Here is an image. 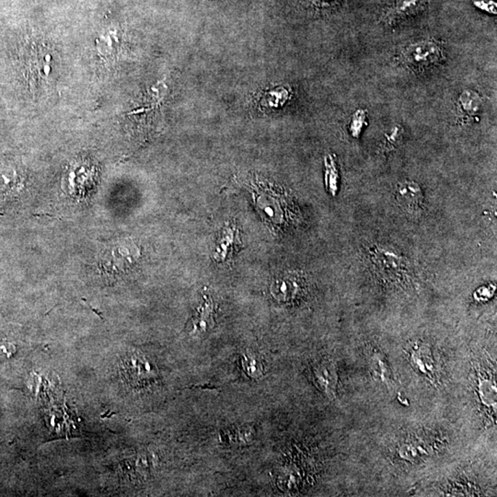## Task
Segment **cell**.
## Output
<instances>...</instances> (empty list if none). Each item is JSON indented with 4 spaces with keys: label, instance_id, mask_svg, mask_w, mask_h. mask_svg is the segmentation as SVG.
Instances as JSON below:
<instances>
[{
    "label": "cell",
    "instance_id": "cell-1",
    "mask_svg": "<svg viewBox=\"0 0 497 497\" xmlns=\"http://www.w3.org/2000/svg\"><path fill=\"white\" fill-rule=\"evenodd\" d=\"M441 43L435 40H423L408 45L401 53L402 63L416 73H422L441 64L444 59Z\"/></svg>",
    "mask_w": 497,
    "mask_h": 497
},
{
    "label": "cell",
    "instance_id": "cell-2",
    "mask_svg": "<svg viewBox=\"0 0 497 497\" xmlns=\"http://www.w3.org/2000/svg\"><path fill=\"white\" fill-rule=\"evenodd\" d=\"M138 258V248L130 241L110 244L101 254V269L110 278H117L134 267Z\"/></svg>",
    "mask_w": 497,
    "mask_h": 497
},
{
    "label": "cell",
    "instance_id": "cell-3",
    "mask_svg": "<svg viewBox=\"0 0 497 497\" xmlns=\"http://www.w3.org/2000/svg\"><path fill=\"white\" fill-rule=\"evenodd\" d=\"M123 374L133 387H142L157 378V369L141 354L132 353L123 363Z\"/></svg>",
    "mask_w": 497,
    "mask_h": 497
},
{
    "label": "cell",
    "instance_id": "cell-4",
    "mask_svg": "<svg viewBox=\"0 0 497 497\" xmlns=\"http://www.w3.org/2000/svg\"><path fill=\"white\" fill-rule=\"evenodd\" d=\"M427 8L428 0H392L381 18L389 26H395L426 12Z\"/></svg>",
    "mask_w": 497,
    "mask_h": 497
},
{
    "label": "cell",
    "instance_id": "cell-5",
    "mask_svg": "<svg viewBox=\"0 0 497 497\" xmlns=\"http://www.w3.org/2000/svg\"><path fill=\"white\" fill-rule=\"evenodd\" d=\"M396 199L399 205L410 214H417L424 205V193L420 185L413 181H404L396 190Z\"/></svg>",
    "mask_w": 497,
    "mask_h": 497
},
{
    "label": "cell",
    "instance_id": "cell-6",
    "mask_svg": "<svg viewBox=\"0 0 497 497\" xmlns=\"http://www.w3.org/2000/svg\"><path fill=\"white\" fill-rule=\"evenodd\" d=\"M314 383L328 396H334L337 391L338 375L334 363L322 360L311 367Z\"/></svg>",
    "mask_w": 497,
    "mask_h": 497
},
{
    "label": "cell",
    "instance_id": "cell-7",
    "mask_svg": "<svg viewBox=\"0 0 497 497\" xmlns=\"http://www.w3.org/2000/svg\"><path fill=\"white\" fill-rule=\"evenodd\" d=\"M272 294L281 302H291L302 291V284L297 276L284 275L276 278L272 284Z\"/></svg>",
    "mask_w": 497,
    "mask_h": 497
},
{
    "label": "cell",
    "instance_id": "cell-8",
    "mask_svg": "<svg viewBox=\"0 0 497 497\" xmlns=\"http://www.w3.org/2000/svg\"><path fill=\"white\" fill-rule=\"evenodd\" d=\"M241 244L240 233L235 225L226 226L219 240L217 241L215 258L217 260L227 259L228 255H232Z\"/></svg>",
    "mask_w": 497,
    "mask_h": 497
},
{
    "label": "cell",
    "instance_id": "cell-9",
    "mask_svg": "<svg viewBox=\"0 0 497 497\" xmlns=\"http://www.w3.org/2000/svg\"><path fill=\"white\" fill-rule=\"evenodd\" d=\"M411 352H412L411 359H412L413 366L424 374L433 377L436 366H435L433 354L430 349L426 346L418 345Z\"/></svg>",
    "mask_w": 497,
    "mask_h": 497
},
{
    "label": "cell",
    "instance_id": "cell-10",
    "mask_svg": "<svg viewBox=\"0 0 497 497\" xmlns=\"http://www.w3.org/2000/svg\"><path fill=\"white\" fill-rule=\"evenodd\" d=\"M459 106L468 117H478L482 112L483 99L476 91L466 90L459 97Z\"/></svg>",
    "mask_w": 497,
    "mask_h": 497
},
{
    "label": "cell",
    "instance_id": "cell-11",
    "mask_svg": "<svg viewBox=\"0 0 497 497\" xmlns=\"http://www.w3.org/2000/svg\"><path fill=\"white\" fill-rule=\"evenodd\" d=\"M325 186L332 195H337L339 190L340 174L334 156L328 154L324 158Z\"/></svg>",
    "mask_w": 497,
    "mask_h": 497
},
{
    "label": "cell",
    "instance_id": "cell-12",
    "mask_svg": "<svg viewBox=\"0 0 497 497\" xmlns=\"http://www.w3.org/2000/svg\"><path fill=\"white\" fill-rule=\"evenodd\" d=\"M372 369L378 380L383 381L386 385H391V370L389 369L388 362H387L383 354L374 352L372 357Z\"/></svg>",
    "mask_w": 497,
    "mask_h": 497
},
{
    "label": "cell",
    "instance_id": "cell-13",
    "mask_svg": "<svg viewBox=\"0 0 497 497\" xmlns=\"http://www.w3.org/2000/svg\"><path fill=\"white\" fill-rule=\"evenodd\" d=\"M289 91L284 87H278L267 91L263 97L260 104L267 108H278L289 101Z\"/></svg>",
    "mask_w": 497,
    "mask_h": 497
},
{
    "label": "cell",
    "instance_id": "cell-14",
    "mask_svg": "<svg viewBox=\"0 0 497 497\" xmlns=\"http://www.w3.org/2000/svg\"><path fill=\"white\" fill-rule=\"evenodd\" d=\"M367 125V112L366 110L359 109L354 112L350 123H349L348 130L352 138H359L361 136L365 126Z\"/></svg>",
    "mask_w": 497,
    "mask_h": 497
},
{
    "label": "cell",
    "instance_id": "cell-15",
    "mask_svg": "<svg viewBox=\"0 0 497 497\" xmlns=\"http://www.w3.org/2000/svg\"><path fill=\"white\" fill-rule=\"evenodd\" d=\"M243 367L251 377L257 378L263 374L262 363L254 354H247L243 356Z\"/></svg>",
    "mask_w": 497,
    "mask_h": 497
},
{
    "label": "cell",
    "instance_id": "cell-16",
    "mask_svg": "<svg viewBox=\"0 0 497 497\" xmlns=\"http://www.w3.org/2000/svg\"><path fill=\"white\" fill-rule=\"evenodd\" d=\"M342 0H308V6L314 12H324L337 9Z\"/></svg>",
    "mask_w": 497,
    "mask_h": 497
},
{
    "label": "cell",
    "instance_id": "cell-17",
    "mask_svg": "<svg viewBox=\"0 0 497 497\" xmlns=\"http://www.w3.org/2000/svg\"><path fill=\"white\" fill-rule=\"evenodd\" d=\"M402 128L400 126H395L389 133L386 134L385 141H384L385 149H392L399 144L402 138Z\"/></svg>",
    "mask_w": 497,
    "mask_h": 497
},
{
    "label": "cell",
    "instance_id": "cell-18",
    "mask_svg": "<svg viewBox=\"0 0 497 497\" xmlns=\"http://www.w3.org/2000/svg\"><path fill=\"white\" fill-rule=\"evenodd\" d=\"M474 5L478 10L491 15L497 14V3L494 0H474Z\"/></svg>",
    "mask_w": 497,
    "mask_h": 497
}]
</instances>
